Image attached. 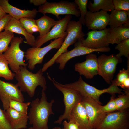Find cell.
Segmentation results:
<instances>
[{
	"mask_svg": "<svg viewBox=\"0 0 129 129\" xmlns=\"http://www.w3.org/2000/svg\"><path fill=\"white\" fill-rule=\"evenodd\" d=\"M48 78L52 82L54 86L62 93L64 96V102L65 106L64 111L60 116L58 119L54 122L55 123L61 124L64 120H69L71 112L75 107L83 98L77 91L65 88L59 85L54 78H52L48 73Z\"/></svg>",
	"mask_w": 129,
	"mask_h": 129,
	"instance_id": "obj_5",
	"label": "cell"
},
{
	"mask_svg": "<svg viewBox=\"0 0 129 129\" xmlns=\"http://www.w3.org/2000/svg\"><path fill=\"white\" fill-rule=\"evenodd\" d=\"M57 21L45 14H44L40 18L36 20L39 33V35L37 38H41L46 35Z\"/></svg>",
	"mask_w": 129,
	"mask_h": 129,
	"instance_id": "obj_24",
	"label": "cell"
},
{
	"mask_svg": "<svg viewBox=\"0 0 129 129\" xmlns=\"http://www.w3.org/2000/svg\"><path fill=\"white\" fill-rule=\"evenodd\" d=\"M114 9L126 12L129 15V0H113Z\"/></svg>",
	"mask_w": 129,
	"mask_h": 129,
	"instance_id": "obj_34",
	"label": "cell"
},
{
	"mask_svg": "<svg viewBox=\"0 0 129 129\" xmlns=\"http://www.w3.org/2000/svg\"><path fill=\"white\" fill-rule=\"evenodd\" d=\"M74 46L72 50L62 54L56 59L55 63L59 64V68L60 70L64 69L68 61L74 57L87 55L94 52H108L110 51L109 47L91 49L82 46L77 42L74 44Z\"/></svg>",
	"mask_w": 129,
	"mask_h": 129,
	"instance_id": "obj_14",
	"label": "cell"
},
{
	"mask_svg": "<svg viewBox=\"0 0 129 129\" xmlns=\"http://www.w3.org/2000/svg\"><path fill=\"white\" fill-rule=\"evenodd\" d=\"M62 124L64 128L66 129H80L77 124L71 121L67 122L65 120L63 122Z\"/></svg>",
	"mask_w": 129,
	"mask_h": 129,
	"instance_id": "obj_38",
	"label": "cell"
},
{
	"mask_svg": "<svg viewBox=\"0 0 129 129\" xmlns=\"http://www.w3.org/2000/svg\"><path fill=\"white\" fill-rule=\"evenodd\" d=\"M29 2L35 6H40L45 4L47 1L46 0H29Z\"/></svg>",
	"mask_w": 129,
	"mask_h": 129,
	"instance_id": "obj_39",
	"label": "cell"
},
{
	"mask_svg": "<svg viewBox=\"0 0 129 129\" xmlns=\"http://www.w3.org/2000/svg\"><path fill=\"white\" fill-rule=\"evenodd\" d=\"M66 31L67 35L61 46L52 58L44 64L41 69L43 72L53 65L60 55L67 52L70 46L83 39L85 36L82 31V25L79 21L70 20L67 24Z\"/></svg>",
	"mask_w": 129,
	"mask_h": 129,
	"instance_id": "obj_4",
	"label": "cell"
},
{
	"mask_svg": "<svg viewBox=\"0 0 129 129\" xmlns=\"http://www.w3.org/2000/svg\"><path fill=\"white\" fill-rule=\"evenodd\" d=\"M86 60L74 65L75 70L86 78L91 79L98 74V65L96 55L91 53L86 56Z\"/></svg>",
	"mask_w": 129,
	"mask_h": 129,
	"instance_id": "obj_17",
	"label": "cell"
},
{
	"mask_svg": "<svg viewBox=\"0 0 129 129\" xmlns=\"http://www.w3.org/2000/svg\"><path fill=\"white\" fill-rule=\"evenodd\" d=\"M98 74L108 84H111L117 64L122 61L121 58L113 54L107 55L103 54L97 58Z\"/></svg>",
	"mask_w": 129,
	"mask_h": 129,
	"instance_id": "obj_10",
	"label": "cell"
},
{
	"mask_svg": "<svg viewBox=\"0 0 129 129\" xmlns=\"http://www.w3.org/2000/svg\"><path fill=\"white\" fill-rule=\"evenodd\" d=\"M0 4L6 13L18 20L23 18L34 19L38 13L36 8L31 10H22L10 4L8 0H0Z\"/></svg>",
	"mask_w": 129,
	"mask_h": 129,
	"instance_id": "obj_19",
	"label": "cell"
},
{
	"mask_svg": "<svg viewBox=\"0 0 129 129\" xmlns=\"http://www.w3.org/2000/svg\"><path fill=\"white\" fill-rule=\"evenodd\" d=\"M61 129H65L64 128H61Z\"/></svg>",
	"mask_w": 129,
	"mask_h": 129,
	"instance_id": "obj_44",
	"label": "cell"
},
{
	"mask_svg": "<svg viewBox=\"0 0 129 129\" xmlns=\"http://www.w3.org/2000/svg\"><path fill=\"white\" fill-rule=\"evenodd\" d=\"M109 28L100 30H93L87 33V38L77 42L87 48L97 49L109 47L107 40Z\"/></svg>",
	"mask_w": 129,
	"mask_h": 129,
	"instance_id": "obj_15",
	"label": "cell"
},
{
	"mask_svg": "<svg viewBox=\"0 0 129 129\" xmlns=\"http://www.w3.org/2000/svg\"><path fill=\"white\" fill-rule=\"evenodd\" d=\"M23 41V38L21 37H14L10 43V46L3 54L11 69L15 73L19 71L20 66H26L28 64L24 60L25 52L20 48V45Z\"/></svg>",
	"mask_w": 129,
	"mask_h": 129,
	"instance_id": "obj_7",
	"label": "cell"
},
{
	"mask_svg": "<svg viewBox=\"0 0 129 129\" xmlns=\"http://www.w3.org/2000/svg\"><path fill=\"white\" fill-rule=\"evenodd\" d=\"M14 77L21 91L26 92L31 98L34 96L38 86H40L45 91L47 89L46 78L41 69L33 73L29 71L26 66H21L18 72L15 73Z\"/></svg>",
	"mask_w": 129,
	"mask_h": 129,
	"instance_id": "obj_2",
	"label": "cell"
},
{
	"mask_svg": "<svg viewBox=\"0 0 129 129\" xmlns=\"http://www.w3.org/2000/svg\"><path fill=\"white\" fill-rule=\"evenodd\" d=\"M113 0H93L88 1L87 8L89 11L95 12L101 10L105 12L112 11L114 9Z\"/></svg>",
	"mask_w": 129,
	"mask_h": 129,
	"instance_id": "obj_25",
	"label": "cell"
},
{
	"mask_svg": "<svg viewBox=\"0 0 129 129\" xmlns=\"http://www.w3.org/2000/svg\"><path fill=\"white\" fill-rule=\"evenodd\" d=\"M14 37V33L8 30H5L0 34V54L7 50Z\"/></svg>",
	"mask_w": 129,
	"mask_h": 129,
	"instance_id": "obj_27",
	"label": "cell"
},
{
	"mask_svg": "<svg viewBox=\"0 0 129 129\" xmlns=\"http://www.w3.org/2000/svg\"><path fill=\"white\" fill-rule=\"evenodd\" d=\"M27 129H34L32 127H31L28 128Z\"/></svg>",
	"mask_w": 129,
	"mask_h": 129,
	"instance_id": "obj_43",
	"label": "cell"
},
{
	"mask_svg": "<svg viewBox=\"0 0 129 129\" xmlns=\"http://www.w3.org/2000/svg\"><path fill=\"white\" fill-rule=\"evenodd\" d=\"M127 59V69L123 68L120 70L117 75L116 78L111 81L117 86H119L123 81L127 78H129V58Z\"/></svg>",
	"mask_w": 129,
	"mask_h": 129,
	"instance_id": "obj_33",
	"label": "cell"
},
{
	"mask_svg": "<svg viewBox=\"0 0 129 129\" xmlns=\"http://www.w3.org/2000/svg\"><path fill=\"white\" fill-rule=\"evenodd\" d=\"M61 128L59 127H56L53 128L52 129H61Z\"/></svg>",
	"mask_w": 129,
	"mask_h": 129,
	"instance_id": "obj_42",
	"label": "cell"
},
{
	"mask_svg": "<svg viewBox=\"0 0 129 129\" xmlns=\"http://www.w3.org/2000/svg\"><path fill=\"white\" fill-rule=\"evenodd\" d=\"M4 30L22 35L24 37L26 40L25 43L32 47L33 46L36 40L35 36L26 30L19 20L12 17L9 21Z\"/></svg>",
	"mask_w": 129,
	"mask_h": 129,
	"instance_id": "obj_20",
	"label": "cell"
},
{
	"mask_svg": "<svg viewBox=\"0 0 129 129\" xmlns=\"http://www.w3.org/2000/svg\"><path fill=\"white\" fill-rule=\"evenodd\" d=\"M47 99L45 91L42 89L40 99L37 98L31 102L28 115L29 124L32 125L34 129H49L48 119L54 114L52 107L55 101L52 99L49 102Z\"/></svg>",
	"mask_w": 129,
	"mask_h": 129,
	"instance_id": "obj_1",
	"label": "cell"
},
{
	"mask_svg": "<svg viewBox=\"0 0 129 129\" xmlns=\"http://www.w3.org/2000/svg\"><path fill=\"white\" fill-rule=\"evenodd\" d=\"M78 7L80 13L79 21L82 25H85V18L88 11L87 5L88 0H75L74 1Z\"/></svg>",
	"mask_w": 129,
	"mask_h": 129,
	"instance_id": "obj_32",
	"label": "cell"
},
{
	"mask_svg": "<svg viewBox=\"0 0 129 129\" xmlns=\"http://www.w3.org/2000/svg\"><path fill=\"white\" fill-rule=\"evenodd\" d=\"M115 49L118 50L119 52L116 55L119 58L122 56L127 58H129V38L124 40L117 44Z\"/></svg>",
	"mask_w": 129,
	"mask_h": 129,
	"instance_id": "obj_30",
	"label": "cell"
},
{
	"mask_svg": "<svg viewBox=\"0 0 129 129\" xmlns=\"http://www.w3.org/2000/svg\"><path fill=\"white\" fill-rule=\"evenodd\" d=\"M69 121L77 124L80 129H92L85 108L81 100L75 107L70 116Z\"/></svg>",
	"mask_w": 129,
	"mask_h": 129,
	"instance_id": "obj_18",
	"label": "cell"
},
{
	"mask_svg": "<svg viewBox=\"0 0 129 129\" xmlns=\"http://www.w3.org/2000/svg\"><path fill=\"white\" fill-rule=\"evenodd\" d=\"M129 109L107 113L100 125L96 129H129Z\"/></svg>",
	"mask_w": 129,
	"mask_h": 129,
	"instance_id": "obj_9",
	"label": "cell"
},
{
	"mask_svg": "<svg viewBox=\"0 0 129 129\" xmlns=\"http://www.w3.org/2000/svg\"><path fill=\"white\" fill-rule=\"evenodd\" d=\"M81 101L85 108L92 129H96L103 121L107 113L102 109L100 104L91 98L83 97Z\"/></svg>",
	"mask_w": 129,
	"mask_h": 129,
	"instance_id": "obj_11",
	"label": "cell"
},
{
	"mask_svg": "<svg viewBox=\"0 0 129 129\" xmlns=\"http://www.w3.org/2000/svg\"><path fill=\"white\" fill-rule=\"evenodd\" d=\"M38 12L44 14H52L59 18L60 15H73L77 17L80 16L78 6L74 2L62 1L59 2H47L38 8Z\"/></svg>",
	"mask_w": 129,
	"mask_h": 129,
	"instance_id": "obj_6",
	"label": "cell"
},
{
	"mask_svg": "<svg viewBox=\"0 0 129 129\" xmlns=\"http://www.w3.org/2000/svg\"><path fill=\"white\" fill-rule=\"evenodd\" d=\"M8 62L3 54H0V77L4 78L6 80H12L14 77L15 73L9 69Z\"/></svg>",
	"mask_w": 129,
	"mask_h": 129,
	"instance_id": "obj_26",
	"label": "cell"
},
{
	"mask_svg": "<svg viewBox=\"0 0 129 129\" xmlns=\"http://www.w3.org/2000/svg\"><path fill=\"white\" fill-rule=\"evenodd\" d=\"M119 86L124 89H129V78H127L123 81L120 85Z\"/></svg>",
	"mask_w": 129,
	"mask_h": 129,
	"instance_id": "obj_40",
	"label": "cell"
},
{
	"mask_svg": "<svg viewBox=\"0 0 129 129\" xmlns=\"http://www.w3.org/2000/svg\"><path fill=\"white\" fill-rule=\"evenodd\" d=\"M30 102H23L13 100L10 101L9 108L23 114L27 115L28 106Z\"/></svg>",
	"mask_w": 129,
	"mask_h": 129,
	"instance_id": "obj_29",
	"label": "cell"
},
{
	"mask_svg": "<svg viewBox=\"0 0 129 129\" xmlns=\"http://www.w3.org/2000/svg\"><path fill=\"white\" fill-rule=\"evenodd\" d=\"M12 17L9 14H6L0 20V34L4 30L8 22Z\"/></svg>",
	"mask_w": 129,
	"mask_h": 129,
	"instance_id": "obj_37",
	"label": "cell"
},
{
	"mask_svg": "<svg viewBox=\"0 0 129 129\" xmlns=\"http://www.w3.org/2000/svg\"><path fill=\"white\" fill-rule=\"evenodd\" d=\"M110 99L106 105L102 106V111L106 113L113 112L117 110L115 99V94L111 95Z\"/></svg>",
	"mask_w": 129,
	"mask_h": 129,
	"instance_id": "obj_36",
	"label": "cell"
},
{
	"mask_svg": "<svg viewBox=\"0 0 129 129\" xmlns=\"http://www.w3.org/2000/svg\"><path fill=\"white\" fill-rule=\"evenodd\" d=\"M129 38V28L120 27L109 28L107 40L108 43L117 44L123 40Z\"/></svg>",
	"mask_w": 129,
	"mask_h": 129,
	"instance_id": "obj_22",
	"label": "cell"
},
{
	"mask_svg": "<svg viewBox=\"0 0 129 129\" xmlns=\"http://www.w3.org/2000/svg\"><path fill=\"white\" fill-rule=\"evenodd\" d=\"M129 23V15L125 11L114 9L109 14L108 25L110 27L116 28L122 27Z\"/></svg>",
	"mask_w": 129,
	"mask_h": 129,
	"instance_id": "obj_23",
	"label": "cell"
},
{
	"mask_svg": "<svg viewBox=\"0 0 129 129\" xmlns=\"http://www.w3.org/2000/svg\"><path fill=\"white\" fill-rule=\"evenodd\" d=\"M109 14L102 10L92 12L88 11L85 18V25L88 30H100L108 25Z\"/></svg>",
	"mask_w": 129,
	"mask_h": 129,
	"instance_id": "obj_16",
	"label": "cell"
},
{
	"mask_svg": "<svg viewBox=\"0 0 129 129\" xmlns=\"http://www.w3.org/2000/svg\"><path fill=\"white\" fill-rule=\"evenodd\" d=\"M6 14V13L0 4V20Z\"/></svg>",
	"mask_w": 129,
	"mask_h": 129,
	"instance_id": "obj_41",
	"label": "cell"
},
{
	"mask_svg": "<svg viewBox=\"0 0 129 129\" xmlns=\"http://www.w3.org/2000/svg\"><path fill=\"white\" fill-rule=\"evenodd\" d=\"M6 111L10 124L12 129L26 128L28 120V116L9 108Z\"/></svg>",
	"mask_w": 129,
	"mask_h": 129,
	"instance_id": "obj_21",
	"label": "cell"
},
{
	"mask_svg": "<svg viewBox=\"0 0 129 129\" xmlns=\"http://www.w3.org/2000/svg\"><path fill=\"white\" fill-rule=\"evenodd\" d=\"M115 101L117 111H121L129 108V95L124 93L120 94L118 97L115 98Z\"/></svg>",
	"mask_w": 129,
	"mask_h": 129,
	"instance_id": "obj_31",
	"label": "cell"
},
{
	"mask_svg": "<svg viewBox=\"0 0 129 129\" xmlns=\"http://www.w3.org/2000/svg\"><path fill=\"white\" fill-rule=\"evenodd\" d=\"M71 15H66L64 17L57 21L56 24L45 35L40 38L36 39L33 47H40L43 44L52 39L61 38L64 40L67 35L66 27L72 18Z\"/></svg>",
	"mask_w": 129,
	"mask_h": 129,
	"instance_id": "obj_13",
	"label": "cell"
},
{
	"mask_svg": "<svg viewBox=\"0 0 129 129\" xmlns=\"http://www.w3.org/2000/svg\"><path fill=\"white\" fill-rule=\"evenodd\" d=\"M64 40L63 38H59L51 41L49 44L44 47H32L27 49L25 52V57L28 61V68L33 70L37 64L42 63L46 54L53 49H59Z\"/></svg>",
	"mask_w": 129,
	"mask_h": 129,
	"instance_id": "obj_8",
	"label": "cell"
},
{
	"mask_svg": "<svg viewBox=\"0 0 129 129\" xmlns=\"http://www.w3.org/2000/svg\"><path fill=\"white\" fill-rule=\"evenodd\" d=\"M0 99L5 110L9 108L10 100L23 102L25 100L23 95L16 84L5 82L0 79Z\"/></svg>",
	"mask_w": 129,
	"mask_h": 129,
	"instance_id": "obj_12",
	"label": "cell"
},
{
	"mask_svg": "<svg viewBox=\"0 0 129 129\" xmlns=\"http://www.w3.org/2000/svg\"><path fill=\"white\" fill-rule=\"evenodd\" d=\"M19 21L26 30L29 34H33V33L38 32L36 20L34 19L23 18Z\"/></svg>",
	"mask_w": 129,
	"mask_h": 129,
	"instance_id": "obj_28",
	"label": "cell"
},
{
	"mask_svg": "<svg viewBox=\"0 0 129 129\" xmlns=\"http://www.w3.org/2000/svg\"><path fill=\"white\" fill-rule=\"evenodd\" d=\"M57 83L63 87L77 91L83 97L90 98L101 104L100 97L103 94L108 93L112 95L116 93L119 94L124 93L122 92L123 90L119 88L113 82H111L110 86L108 88L99 90L85 82L81 76L77 81L74 82L65 84L58 82Z\"/></svg>",
	"mask_w": 129,
	"mask_h": 129,
	"instance_id": "obj_3",
	"label": "cell"
},
{
	"mask_svg": "<svg viewBox=\"0 0 129 129\" xmlns=\"http://www.w3.org/2000/svg\"><path fill=\"white\" fill-rule=\"evenodd\" d=\"M0 129H12L5 110L0 108Z\"/></svg>",
	"mask_w": 129,
	"mask_h": 129,
	"instance_id": "obj_35",
	"label": "cell"
}]
</instances>
